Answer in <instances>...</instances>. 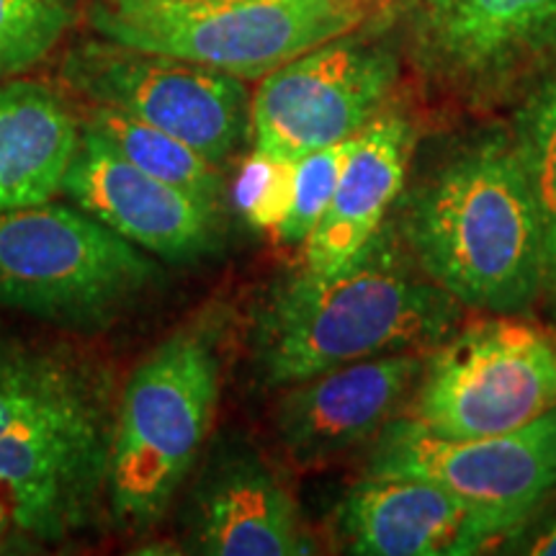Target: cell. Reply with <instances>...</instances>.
Segmentation results:
<instances>
[{
    "instance_id": "obj_27",
    "label": "cell",
    "mask_w": 556,
    "mask_h": 556,
    "mask_svg": "<svg viewBox=\"0 0 556 556\" xmlns=\"http://www.w3.org/2000/svg\"><path fill=\"white\" fill-rule=\"evenodd\" d=\"M541 88H546L548 90V93H554L556 96V73L552 75V78H548L546 83H544V86H541Z\"/></svg>"
},
{
    "instance_id": "obj_13",
    "label": "cell",
    "mask_w": 556,
    "mask_h": 556,
    "mask_svg": "<svg viewBox=\"0 0 556 556\" xmlns=\"http://www.w3.org/2000/svg\"><path fill=\"white\" fill-rule=\"evenodd\" d=\"M428 353H392L330 368L291 384L276 430L296 462L319 464L371 441L417 389Z\"/></svg>"
},
{
    "instance_id": "obj_14",
    "label": "cell",
    "mask_w": 556,
    "mask_h": 556,
    "mask_svg": "<svg viewBox=\"0 0 556 556\" xmlns=\"http://www.w3.org/2000/svg\"><path fill=\"white\" fill-rule=\"evenodd\" d=\"M191 544L206 556H294L312 552L294 497L245 446L219 448L193 495Z\"/></svg>"
},
{
    "instance_id": "obj_4",
    "label": "cell",
    "mask_w": 556,
    "mask_h": 556,
    "mask_svg": "<svg viewBox=\"0 0 556 556\" xmlns=\"http://www.w3.org/2000/svg\"><path fill=\"white\" fill-rule=\"evenodd\" d=\"M219 340L222 323L201 312L127 379L106 475L111 518L122 531L155 526L197 464L219 402Z\"/></svg>"
},
{
    "instance_id": "obj_21",
    "label": "cell",
    "mask_w": 556,
    "mask_h": 556,
    "mask_svg": "<svg viewBox=\"0 0 556 556\" xmlns=\"http://www.w3.org/2000/svg\"><path fill=\"white\" fill-rule=\"evenodd\" d=\"M348 152V139L332 148L309 152L294 165V193H291V206L281 225L276 227V238L283 245H302L307 242L312 229L323 219L328 208L332 191L338 186L340 168Z\"/></svg>"
},
{
    "instance_id": "obj_23",
    "label": "cell",
    "mask_w": 556,
    "mask_h": 556,
    "mask_svg": "<svg viewBox=\"0 0 556 556\" xmlns=\"http://www.w3.org/2000/svg\"><path fill=\"white\" fill-rule=\"evenodd\" d=\"M351 3L364 16V29H384L394 13L405 9L407 0H351Z\"/></svg>"
},
{
    "instance_id": "obj_18",
    "label": "cell",
    "mask_w": 556,
    "mask_h": 556,
    "mask_svg": "<svg viewBox=\"0 0 556 556\" xmlns=\"http://www.w3.org/2000/svg\"><path fill=\"white\" fill-rule=\"evenodd\" d=\"M103 142L127 157L139 170L150 173L176 189L191 193L206 204H217L222 197V168L180 139L165 135L150 124L122 114L109 106H90L80 122Z\"/></svg>"
},
{
    "instance_id": "obj_17",
    "label": "cell",
    "mask_w": 556,
    "mask_h": 556,
    "mask_svg": "<svg viewBox=\"0 0 556 556\" xmlns=\"http://www.w3.org/2000/svg\"><path fill=\"white\" fill-rule=\"evenodd\" d=\"M80 142V122L60 90L0 80V212L52 201Z\"/></svg>"
},
{
    "instance_id": "obj_16",
    "label": "cell",
    "mask_w": 556,
    "mask_h": 556,
    "mask_svg": "<svg viewBox=\"0 0 556 556\" xmlns=\"http://www.w3.org/2000/svg\"><path fill=\"white\" fill-rule=\"evenodd\" d=\"M338 531L361 556L471 554L467 507L417 477L366 475L340 503Z\"/></svg>"
},
{
    "instance_id": "obj_2",
    "label": "cell",
    "mask_w": 556,
    "mask_h": 556,
    "mask_svg": "<svg viewBox=\"0 0 556 556\" xmlns=\"http://www.w3.org/2000/svg\"><path fill=\"white\" fill-rule=\"evenodd\" d=\"M397 235L464 307L518 315L544 291L546 219L513 135L475 139L422 180Z\"/></svg>"
},
{
    "instance_id": "obj_25",
    "label": "cell",
    "mask_w": 556,
    "mask_h": 556,
    "mask_svg": "<svg viewBox=\"0 0 556 556\" xmlns=\"http://www.w3.org/2000/svg\"><path fill=\"white\" fill-rule=\"evenodd\" d=\"M528 554H539V556H556V520L546 531H541L533 544L528 546Z\"/></svg>"
},
{
    "instance_id": "obj_20",
    "label": "cell",
    "mask_w": 556,
    "mask_h": 556,
    "mask_svg": "<svg viewBox=\"0 0 556 556\" xmlns=\"http://www.w3.org/2000/svg\"><path fill=\"white\" fill-rule=\"evenodd\" d=\"M513 142L536 191L546 229L556 219V96L539 88L513 122Z\"/></svg>"
},
{
    "instance_id": "obj_8",
    "label": "cell",
    "mask_w": 556,
    "mask_h": 556,
    "mask_svg": "<svg viewBox=\"0 0 556 556\" xmlns=\"http://www.w3.org/2000/svg\"><path fill=\"white\" fill-rule=\"evenodd\" d=\"M556 409V340L510 315L435 345L415 389V420L443 438L520 430Z\"/></svg>"
},
{
    "instance_id": "obj_22",
    "label": "cell",
    "mask_w": 556,
    "mask_h": 556,
    "mask_svg": "<svg viewBox=\"0 0 556 556\" xmlns=\"http://www.w3.org/2000/svg\"><path fill=\"white\" fill-rule=\"evenodd\" d=\"M294 165L250 155L235 186V199L255 227H278L287 217L294 193Z\"/></svg>"
},
{
    "instance_id": "obj_24",
    "label": "cell",
    "mask_w": 556,
    "mask_h": 556,
    "mask_svg": "<svg viewBox=\"0 0 556 556\" xmlns=\"http://www.w3.org/2000/svg\"><path fill=\"white\" fill-rule=\"evenodd\" d=\"M541 296L546 299L548 315L556 323V219L546 229V270H544V291Z\"/></svg>"
},
{
    "instance_id": "obj_5",
    "label": "cell",
    "mask_w": 556,
    "mask_h": 556,
    "mask_svg": "<svg viewBox=\"0 0 556 556\" xmlns=\"http://www.w3.org/2000/svg\"><path fill=\"white\" fill-rule=\"evenodd\" d=\"M99 37L263 78L325 41L364 29L351 0H96Z\"/></svg>"
},
{
    "instance_id": "obj_15",
    "label": "cell",
    "mask_w": 556,
    "mask_h": 556,
    "mask_svg": "<svg viewBox=\"0 0 556 556\" xmlns=\"http://www.w3.org/2000/svg\"><path fill=\"white\" fill-rule=\"evenodd\" d=\"M415 131L405 116H377L348 139L338 186L304 250V270L336 274L384 227L387 208L405 184Z\"/></svg>"
},
{
    "instance_id": "obj_9",
    "label": "cell",
    "mask_w": 556,
    "mask_h": 556,
    "mask_svg": "<svg viewBox=\"0 0 556 556\" xmlns=\"http://www.w3.org/2000/svg\"><path fill=\"white\" fill-rule=\"evenodd\" d=\"M67 90L180 139L208 163L225 165L250 137L245 80L197 62L111 39H83L60 62Z\"/></svg>"
},
{
    "instance_id": "obj_19",
    "label": "cell",
    "mask_w": 556,
    "mask_h": 556,
    "mask_svg": "<svg viewBox=\"0 0 556 556\" xmlns=\"http://www.w3.org/2000/svg\"><path fill=\"white\" fill-rule=\"evenodd\" d=\"M73 24L70 0H0V80L39 65Z\"/></svg>"
},
{
    "instance_id": "obj_7",
    "label": "cell",
    "mask_w": 556,
    "mask_h": 556,
    "mask_svg": "<svg viewBox=\"0 0 556 556\" xmlns=\"http://www.w3.org/2000/svg\"><path fill=\"white\" fill-rule=\"evenodd\" d=\"M366 475L417 477L448 490L469 513L471 554L531 518L556 490V409L503 435L443 438L415 417L374 438Z\"/></svg>"
},
{
    "instance_id": "obj_3",
    "label": "cell",
    "mask_w": 556,
    "mask_h": 556,
    "mask_svg": "<svg viewBox=\"0 0 556 556\" xmlns=\"http://www.w3.org/2000/svg\"><path fill=\"white\" fill-rule=\"evenodd\" d=\"M111 435L103 397L58 358L0 361V497L18 536L62 539L106 484Z\"/></svg>"
},
{
    "instance_id": "obj_1",
    "label": "cell",
    "mask_w": 556,
    "mask_h": 556,
    "mask_svg": "<svg viewBox=\"0 0 556 556\" xmlns=\"http://www.w3.org/2000/svg\"><path fill=\"white\" fill-rule=\"evenodd\" d=\"M462 315L384 225L345 268L302 270L270 289L255 319V366L268 387H291L353 361L430 353Z\"/></svg>"
},
{
    "instance_id": "obj_26",
    "label": "cell",
    "mask_w": 556,
    "mask_h": 556,
    "mask_svg": "<svg viewBox=\"0 0 556 556\" xmlns=\"http://www.w3.org/2000/svg\"><path fill=\"white\" fill-rule=\"evenodd\" d=\"M16 536H18L16 520H13L11 507L5 505L3 497H0V544H5V541L16 539Z\"/></svg>"
},
{
    "instance_id": "obj_6",
    "label": "cell",
    "mask_w": 556,
    "mask_h": 556,
    "mask_svg": "<svg viewBox=\"0 0 556 556\" xmlns=\"http://www.w3.org/2000/svg\"><path fill=\"white\" fill-rule=\"evenodd\" d=\"M160 278L142 248L83 208L45 204L0 212V304L58 323L119 315Z\"/></svg>"
},
{
    "instance_id": "obj_11",
    "label": "cell",
    "mask_w": 556,
    "mask_h": 556,
    "mask_svg": "<svg viewBox=\"0 0 556 556\" xmlns=\"http://www.w3.org/2000/svg\"><path fill=\"white\" fill-rule=\"evenodd\" d=\"M407 52L430 86L490 101L556 58V0H407Z\"/></svg>"
},
{
    "instance_id": "obj_10",
    "label": "cell",
    "mask_w": 556,
    "mask_h": 556,
    "mask_svg": "<svg viewBox=\"0 0 556 556\" xmlns=\"http://www.w3.org/2000/svg\"><path fill=\"white\" fill-rule=\"evenodd\" d=\"M397 75L394 50L353 31L289 60L253 93V155L296 163L356 137L384 109Z\"/></svg>"
},
{
    "instance_id": "obj_12",
    "label": "cell",
    "mask_w": 556,
    "mask_h": 556,
    "mask_svg": "<svg viewBox=\"0 0 556 556\" xmlns=\"http://www.w3.org/2000/svg\"><path fill=\"white\" fill-rule=\"evenodd\" d=\"M60 193L131 245L163 261H197L219 238L217 204L139 170L83 127Z\"/></svg>"
}]
</instances>
